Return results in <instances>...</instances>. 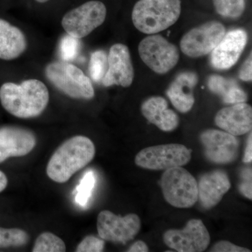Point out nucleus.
I'll return each mask as SVG.
<instances>
[{
	"instance_id": "obj_19",
	"label": "nucleus",
	"mask_w": 252,
	"mask_h": 252,
	"mask_svg": "<svg viewBox=\"0 0 252 252\" xmlns=\"http://www.w3.org/2000/svg\"><path fill=\"white\" fill-rule=\"evenodd\" d=\"M141 111L147 121L164 132H172L178 127V115L168 108L166 99L163 97L155 96L146 99Z\"/></svg>"
},
{
	"instance_id": "obj_20",
	"label": "nucleus",
	"mask_w": 252,
	"mask_h": 252,
	"mask_svg": "<svg viewBox=\"0 0 252 252\" xmlns=\"http://www.w3.org/2000/svg\"><path fill=\"white\" fill-rule=\"evenodd\" d=\"M28 41L20 28L0 19V59L12 61L24 54Z\"/></svg>"
},
{
	"instance_id": "obj_34",
	"label": "nucleus",
	"mask_w": 252,
	"mask_h": 252,
	"mask_svg": "<svg viewBox=\"0 0 252 252\" xmlns=\"http://www.w3.org/2000/svg\"><path fill=\"white\" fill-rule=\"evenodd\" d=\"M8 180L4 172L0 170V192L2 191L7 186Z\"/></svg>"
},
{
	"instance_id": "obj_6",
	"label": "nucleus",
	"mask_w": 252,
	"mask_h": 252,
	"mask_svg": "<svg viewBox=\"0 0 252 252\" xmlns=\"http://www.w3.org/2000/svg\"><path fill=\"white\" fill-rule=\"evenodd\" d=\"M191 159V150L183 144H166L147 147L136 155V165L151 170H166L187 165Z\"/></svg>"
},
{
	"instance_id": "obj_33",
	"label": "nucleus",
	"mask_w": 252,
	"mask_h": 252,
	"mask_svg": "<svg viewBox=\"0 0 252 252\" xmlns=\"http://www.w3.org/2000/svg\"><path fill=\"white\" fill-rule=\"evenodd\" d=\"M149 248L147 244L143 241L135 242L133 245H131L130 248L128 249V252H149Z\"/></svg>"
},
{
	"instance_id": "obj_5",
	"label": "nucleus",
	"mask_w": 252,
	"mask_h": 252,
	"mask_svg": "<svg viewBox=\"0 0 252 252\" xmlns=\"http://www.w3.org/2000/svg\"><path fill=\"white\" fill-rule=\"evenodd\" d=\"M160 184L164 198L172 206L190 208L198 202V182L184 167L165 170Z\"/></svg>"
},
{
	"instance_id": "obj_30",
	"label": "nucleus",
	"mask_w": 252,
	"mask_h": 252,
	"mask_svg": "<svg viewBox=\"0 0 252 252\" xmlns=\"http://www.w3.org/2000/svg\"><path fill=\"white\" fill-rule=\"evenodd\" d=\"M210 252H250L248 249L237 246L233 243L225 240H221L213 245Z\"/></svg>"
},
{
	"instance_id": "obj_32",
	"label": "nucleus",
	"mask_w": 252,
	"mask_h": 252,
	"mask_svg": "<svg viewBox=\"0 0 252 252\" xmlns=\"http://www.w3.org/2000/svg\"><path fill=\"white\" fill-rule=\"evenodd\" d=\"M252 161V135L250 132L247 142L246 149H245V156L243 158V162L245 163H250Z\"/></svg>"
},
{
	"instance_id": "obj_31",
	"label": "nucleus",
	"mask_w": 252,
	"mask_h": 252,
	"mask_svg": "<svg viewBox=\"0 0 252 252\" xmlns=\"http://www.w3.org/2000/svg\"><path fill=\"white\" fill-rule=\"evenodd\" d=\"M239 78L244 81H252V53L248 59L244 63L239 72Z\"/></svg>"
},
{
	"instance_id": "obj_8",
	"label": "nucleus",
	"mask_w": 252,
	"mask_h": 252,
	"mask_svg": "<svg viewBox=\"0 0 252 252\" xmlns=\"http://www.w3.org/2000/svg\"><path fill=\"white\" fill-rule=\"evenodd\" d=\"M138 51L146 65L159 74H166L173 69L180 59L177 46L159 34H152L142 39Z\"/></svg>"
},
{
	"instance_id": "obj_17",
	"label": "nucleus",
	"mask_w": 252,
	"mask_h": 252,
	"mask_svg": "<svg viewBox=\"0 0 252 252\" xmlns=\"http://www.w3.org/2000/svg\"><path fill=\"white\" fill-rule=\"evenodd\" d=\"M230 187L229 178L223 170L207 172L198 182V200L204 208L211 209L220 203Z\"/></svg>"
},
{
	"instance_id": "obj_25",
	"label": "nucleus",
	"mask_w": 252,
	"mask_h": 252,
	"mask_svg": "<svg viewBox=\"0 0 252 252\" xmlns=\"http://www.w3.org/2000/svg\"><path fill=\"white\" fill-rule=\"evenodd\" d=\"M217 12L225 18H238L245 9V0H213Z\"/></svg>"
},
{
	"instance_id": "obj_9",
	"label": "nucleus",
	"mask_w": 252,
	"mask_h": 252,
	"mask_svg": "<svg viewBox=\"0 0 252 252\" xmlns=\"http://www.w3.org/2000/svg\"><path fill=\"white\" fill-rule=\"evenodd\" d=\"M225 34V28L219 21H209L186 33L180 48L186 56L199 58L210 54Z\"/></svg>"
},
{
	"instance_id": "obj_13",
	"label": "nucleus",
	"mask_w": 252,
	"mask_h": 252,
	"mask_svg": "<svg viewBox=\"0 0 252 252\" xmlns=\"http://www.w3.org/2000/svg\"><path fill=\"white\" fill-rule=\"evenodd\" d=\"M107 72L102 84L106 87L113 85L127 88L134 80V69L132 66L130 51L125 44H114L109 49L107 56Z\"/></svg>"
},
{
	"instance_id": "obj_15",
	"label": "nucleus",
	"mask_w": 252,
	"mask_h": 252,
	"mask_svg": "<svg viewBox=\"0 0 252 252\" xmlns=\"http://www.w3.org/2000/svg\"><path fill=\"white\" fill-rule=\"evenodd\" d=\"M36 142L35 135L28 129L16 126L0 127V163L10 157L31 153Z\"/></svg>"
},
{
	"instance_id": "obj_7",
	"label": "nucleus",
	"mask_w": 252,
	"mask_h": 252,
	"mask_svg": "<svg viewBox=\"0 0 252 252\" xmlns=\"http://www.w3.org/2000/svg\"><path fill=\"white\" fill-rule=\"evenodd\" d=\"M106 16L105 5L94 0L68 11L63 16L61 24L67 34L80 39L102 26Z\"/></svg>"
},
{
	"instance_id": "obj_28",
	"label": "nucleus",
	"mask_w": 252,
	"mask_h": 252,
	"mask_svg": "<svg viewBox=\"0 0 252 252\" xmlns=\"http://www.w3.org/2000/svg\"><path fill=\"white\" fill-rule=\"evenodd\" d=\"M104 241L94 235L86 237L78 245L77 252H100L103 251Z\"/></svg>"
},
{
	"instance_id": "obj_1",
	"label": "nucleus",
	"mask_w": 252,
	"mask_h": 252,
	"mask_svg": "<svg viewBox=\"0 0 252 252\" xmlns=\"http://www.w3.org/2000/svg\"><path fill=\"white\" fill-rule=\"evenodd\" d=\"M0 102L6 112L20 119L39 117L47 107L49 92L38 79H27L21 84L6 82L0 87Z\"/></svg>"
},
{
	"instance_id": "obj_24",
	"label": "nucleus",
	"mask_w": 252,
	"mask_h": 252,
	"mask_svg": "<svg viewBox=\"0 0 252 252\" xmlns=\"http://www.w3.org/2000/svg\"><path fill=\"white\" fill-rule=\"evenodd\" d=\"M30 237L24 230L19 228H5L0 227V248L21 247L29 241Z\"/></svg>"
},
{
	"instance_id": "obj_2",
	"label": "nucleus",
	"mask_w": 252,
	"mask_h": 252,
	"mask_svg": "<svg viewBox=\"0 0 252 252\" xmlns=\"http://www.w3.org/2000/svg\"><path fill=\"white\" fill-rule=\"evenodd\" d=\"M94 154L95 147L89 137L74 136L56 149L50 158L46 173L54 182L64 183L92 161Z\"/></svg>"
},
{
	"instance_id": "obj_3",
	"label": "nucleus",
	"mask_w": 252,
	"mask_h": 252,
	"mask_svg": "<svg viewBox=\"0 0 252 252\" xmlns=\"http://www.w3.org/2000/svg\"><path fill=\"white\" fill-rule=\"evenodd\" d=\"M181 11V0H139L132 9V21L141 32L157 34L173 26Z\"/></svg>"
},
{
	"instance_id": "obj_27",
	"label": "nucleus",
	"mask_w": 252,
	"mask_h": 252,
	"mask_svg": "<svg viewBox=\"0 0 252 252\" xmlns=\"http://www.w3.org/2000/svg\"><path fill=\"white\" fill-rule=\"evenodd\" d=\"M81 43L79 39L67 35L63 36L60 44V54L65 61H72L77 57L80 50Z\"/></svg>"
},
{
	"instance_id": "obj_35",
	"label": "nucleus",
	"mask_w": 252,
	"mask_h": 252,
	"mask_svg": "<svg viewBox=\"0 0 252 252\" xmlns=\"http://www.w3.org/2000/svg\"><path fill=\"white\" fill-rule=\"evenodd\" d=\"M36 1L39 3H45L47 2V1H49V0H36Z\"/></svg>"
},
{
	"instance_id": "obj_21",
	"label": "nucleus",
	"mask_w": 252,
	"mask_h": 252,
	"mask_svg": "<svg viewBox=\"0 0 252 252\" xmlns=\"http://www.w3.org/2000/svg\"><path fill=\"white\" fill-rule=\"evenodd\" d=\"M207 84L210 91L220 96L225 103L234 104L248 101V94L234 79L212 75L209 78Z\"/></svg>"
},
{
	"instance_id": "obj_14",
	"label": "nucleus",
	"mask_w": 252,
	"mask_h": 252,
	"mask_svg": "<svg viewBox=\"0 0 252 252\" xmlns=\"http://www.w3.org/2000/svg\"><path fill=\"white\" fill-rule=\"evenodd\" d=\"M248 34L243 29H236L225 33L218 45L211 52L212 67L225 70L238 62L248 43Z\"/></svg>"
},
{
	"instance_id": "obj_18",
	"label": "nucleus",
	"mask_w": 252,
	"mask_h": 252,
	"mask_svg": "<svg viewBox=\"0 0 252 252\" xmlns=\"http://www.w3.org/2000/svg\"><path fill=\"white\" fill-rule=\"evenodd\" d=\"M198 82V77L193 72L180 73L172 81L166 91L172 105L182 113H187L195 103L193 89Z\"/></svg>"
},
{
	"instance_id": "obj_12",
	"label": "nucleus",
	"mask_w": 252,
	"mask_h": 252,
	"mask_svg": "<svg viewBox=\"0 0 252 252\" xmlns=\"http://www.w3.org/2000/svg\"><path fill=\"white\" fill-rule=\"evenodd\" d=\"M204 154L207 160L216 164H229L239 155V142L235 136L224 130L209 129L200 135Z\"/></svg>"
},
{
	"instance_id": "obj_11",
	"label": "nucleus",
	"mask_w": 252,
	"mask_h": 252,
	"mask_svg": "<svg viewBox=\"0 0 252 252\" xmlns=\"http://www.w3.org/2000/svg\"><path fill=\"white\" fill-rule=\"evenodd\" d=\"M164 243L179 252H201L210 243V235L200 220H190L182 230L170 229L163 234Z\"/></svg>"
},
{
	"instance_id": "obj_26",
	"label": "nucleus",
	"mask_w": 252,
	"mask_h": 252,
	"mask_svg": "<svg viewBox=\"0 0 252 252\" xmlns=\"http://www.w3.org/2000/svg\"><path fill=\"white\" fill-rule=\"evenodd\" d=\"M107 56L104 51L98 50L91 54L89 73L93 81L94 82H102V79L107 72Z\"/></svg>"
},
{
	"instance_id": "obj_23",
	"label": "nucleus",
	"mask_w": 252,
	"mask_h": 252,
	"mask_svg": "<svg viewBox=\"0 0 252 252\" xmlns=\"http://www.w3.org/2000/svg\"><path fill=\"white\" fill-rule=\"evenodd\" d=\"M95 185V176L92 170H89L81 179L77 186L75 193V202L81 207H85L90 200Z\"/></svg>"
},
{
	"instance_id": "obj_4",
	"label": "nucleus",
	"mask_w": 252,
	"mask_h": 252,
	"mask_svg": "<svg viewBox=\"0 0 252 252\" xmlns=\"http://www.w3.org/2000/svg\"><path fill=\"white\" fill-rule=\"evenodd\" d=\"M50 82L68 97L74 99L94 98L92 82L84 72L74 64L66 62H52L45 69Z\"/></svg>"
},
{
	"instance_id": "obj_29",
	"label": "nucleus",
	"mask_w": 252,
	"mask_h": 252,
	"mask_svg": "<svg viewBox=\"0 0 252 252\" xmlns=\"http://www.w3.org/2000/svg\"><path fill=\"white\" fill-rule=\"evenodd\" d=\"M241 177L243 182L239 185V190L240 193L245 195L246 198L252 200V168L244 169L241 172Z\"/></svg>"
},
{
	"instance_id": "obj_16",
	"label": "nucleus",
	"mask_w": 252,
	"mask_h": 252,
	"mask_svg": "<svg viewBox=\"0 0 252 252\" xmlns=\"http://www.w3.org/2000/svg\"><path fill=\"white\" fill-rule=\"evenodd\" d=\"M215 122L219 127L231 135H245L252 129V107L243 102L225 107L217 113Z\"/></svg>"
},
{
	"instance_id": "obj_22",
	"label": "nucleus",
	"mask_w": 252,
	"mask_h": 252,
	"mask_svg": "<svg viewBox=\"0 0 252 252\" xmlns=\"http://www.w3.org/2000/svg\"><path fill=\"white\" fill-rule=\"evenodd\" d=\"M66 251L65 244L59 237L49 232L42 233L36 239L33 252H63Z\"/></svg>"
},
{
	"instance_id": "obj_10",
	"label": "nucleus",
	"mask_w": 252,
	"mask_h": 252,
	"mask_svg": "<svg viewBox=\"0 0 252 252\" xmlns=\"http://www.w3.org/2000/svg\"><path fill=\"white\" fill-rule=\"evenodd\" d=\"M97 228L102 240L126 244L138 234L141 220L135 214L122 217L108 210H104L99 212L97 217Z\"/></svg>"
}]
</instances>
